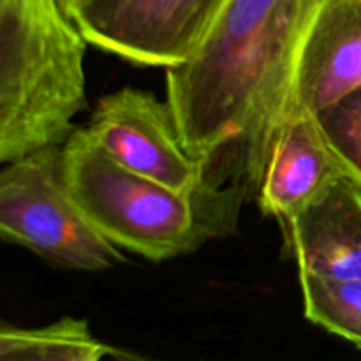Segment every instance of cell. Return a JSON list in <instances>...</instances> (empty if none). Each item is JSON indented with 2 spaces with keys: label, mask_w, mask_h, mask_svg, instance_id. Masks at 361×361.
<instances>
[{
  "label": "cell",
  "mask_w": 361,
  "mask_h": 361,
  "mask_svg": "<svg viewBox=\"0 0 361 361\" xmlns=\"http://www.w3.org/2000/svg\"><path fill=\"white\" fill-rule=\"evenodd\" d=\"M321 0H224L187 62L166 69V101L194 157L257 192L296 51Z\"/></svg>",
  "instance_id": "1"
},
{
  "label": "cell",
  "mask_w": 361,
  "mask_h": 361,
  "mask_svg": "<svg viewBox=\"0 0 361 361\" xmlns=\"http://www.w3.org/2000/svg\"><path fill=\"white\" fill-rule=\"evenodd\" d=\"M66 183L101 235L154 263L187 256L236 226L247 190L219 180L197 190L173 189L126 168L106 154L88 129L62 145Z\"/></svg>",
  "instance_id": "2"
},
{
  "label": "cell",
  "mask_w": 361,
  "mask_h": 361,
  "mask_svg": "<svg viewBox=\"0 0 361 361\" xmlns=\"http://www.w3.org/2000/svg\"><path fill=\"white\" fill-rule=\"evenodd\" d=\"M0 236L67 270L101 271L126 261L120 247L101 235L74 201L63 176L62 147L4 164Z\"/></svg>",
  "instance_id": "4"
},
{
  "label": "cell",
  "mask_w": 361,
  "mask_h": 361,
  "mask_svg": "<svg viewBox=\"0 0 361 361\" xmlns=\"http://www.w3.org/2000/svg\"><path fill=\"white\" fill-rule=\"evenodd\" d=\"M344 175L314 113L293 111L281 118L257 187L263 215L284 228L335 180Z\"/></svg>",
  "instance_id": "8"
},
{
  "label": "cell",
  "mask_w": 361,
  "mask_h": 361,
  "mask_svg": "<svg viewBox=\"0 0 361 361\" xmlns=\"http://www.w3.org/2000/svg\"><path fill=\"white\" fill-rule=\"evenodd\" d=\"M111 2V0H59L60 7L63 9V13L67 16H71L74 20L76 16H80L81 13L88 9H94V7L101 6V4Z\"/></svg>",
  "instance_id": "13"
},
{
  "label": "cell",
  "mask_w": 361,
  "mask_h": 361,
  "mask_svg": "<svg viewBox=\"0 0 361 361\" xmlns=\"http://www.w3.org/2000/svg\"><path fill=\"white\" fill-rule=\"evenodd\" d=\"M316 118L342 173L361 185V88Z\"/></svg>",
  "instance_id": "12"
},
{
  "label": "cell",
  "mask_w": 361,
  "mask_h": 361,
  "mask_svg": "<svg viewBox=\"0 0 361 361\" xmlns=\"http://www.w3.org/2000/svg\"><path fill=\"white\" fill-rule=\"evenodd\" d=\"M0 358L6 361H99L134 358L130 353L99 341L87 319L62 317L39 328L0 330Z\"/></svg>",
  "instance_id": "10"
},
{
  "label": "cell",
  "mask_w": 361,
  "mask_h": 361,
  "mask_svg": "<svg viewBox=\"0 0 361 361\" xmlns=\"http://www.w3.org/2000/svg\"><path fill=\"white\" fill-rule=\"evenodd\" d=\"M88 41L59 0H0V162L62 147L87 108Z\"/></svg>",
  "instance_id": "3"
},
{
  "label": "cell",
  "mask_w": 361,
  "mask_h": 361,
  "mask_svg": "<svg viewBox=\"0 0 361 361\" xmlns=\"http://www.w3.org/2000/svg\"><path fill=\"white\" fill-rule=\"evenodd\" d=\"M224 0H111L74 18L88 44L145 67H176L197 48Z\"/></svg>",
  "instance_id": "6"
},
{
  "label": "cell",
  "mask_w": 361,
  "mask_h": 361,
  "mask_svg": "<svg viewBox=\"0 0 361 361\" xmlns=\"http://www.w3.org/2000/svg\"><path fill=\"white\" fill-rule=\"evenodd\" d=\"M300 274L361 281V185L341 175L284 228Z\"/></svg>",
  "instance_id": "9"
},
{
  "label": "cell",
  "mask_w": 361,
  "mask_h": 361,
  "mask_svg": "<svg viewBox=\"0 0 361 361\" xmlns=\"http://www.w3.org/2000/svg\"><path fill=\"white\" fill-rule=\"evenodd\" d=\"M300 286L307 319L361 349V281L300 274Z\"/></svg>",
  "instance_id": "11"
},
{
  "label": "cell",
  "mask_w": 361,
  "mask_h": 361,
  "mask_svg": "<svg viewBox=\"0 0 361 361\" xmlns=\"http://www.w3.org/2000/svg\"><path fill=\"white\" fill-rule=\"evenodd\" d=\"M87 129L120 164L173 189L190 192L217 178L185 148L168 101L147 90L126 87L106 94Z\"/></svg>",
  "instance_id": "5"
},
{
  "label": "cell",
  "mask_w": 361,
  "mask_h": 361,
  "mask_svg": "<svg viewBox=\"0 0 361 361\" xmlns=\"http://www.w3.org/2000/svg\"><path fill=\"white\" fill-rule=\"evenodd\" d=\"M358 88L361 0H321L296 51L281 118L293 111L317 115Z\"/></svg>",
  "instance_id": "7"
}]
</instances>
